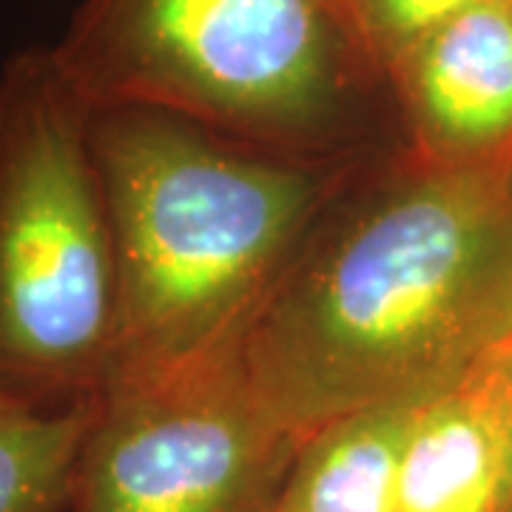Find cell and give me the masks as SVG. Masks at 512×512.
<instances>
[{"label": "cell", "instance_id": "1", "mask_svg": "<svg viewBox=\"0 0 512 512\" xmlns=\"http://www.w3.org/2000/svg\"><path fill=\"white\" fill-rule=\"evenodd\" d=\"M336 202L231 339L256 399L299 441L433 396L512 339V148L419 154Z\"/></svg>", "mask_w": 512, "mask_h": 512}, {"label": "cell", "instance_id": "2", "mask_svg": "<svg viewBox=\"0 0 512 512\" xmlns=\"http://www.w3.org/2000/svg\"><path fill=\"white\" fill-rule=\"evenodd\" d=\"M92 146L117 259L111 373L231 342L353 177L146 103H92Z\"/></svg>", "mask_w": 512, "mask_h": 512}, {"label": "cell", "instance_id": "3", "mask_svg": "<svg viewBox=\"0 0 512 512\" xmlns=\"http://www.w3.org/2000/svg\"><path fill=\"white\" fill-rule=\"evenodd\" d=\"M55 55L92 103L180 111L274 151H322L387 86L348 0H83Z\"/></svg>", "mask_w": 512, "mask_h": 512}, {"label": "cell", "instance_id": "4", "mask_svg": "<svg viewBox=\"0 0 512 512\" xmlns=\"http://www.w3.org/2000/svg\"><path fill=\"white\" fill-rule=\"evenodd\" d=\"M117 325L92 100L55 49H29L0 72V387L55 407L92 399Z\"/></svg>", "mask_w": 512, "mask_h": 512}, {"label": "cell", "instance_id": "5", "mask_svg": "<svg viewBox=\"0 0 512 512\" xmlns=\"http://www.w3.org/2000/svg\"><path fill=\"white\" fill-rule=\"evenodd\" d=\"M302 444L256 399L231 342L117 370L94 396L69 512H271Z\"/></svg>", "mask_w": 512, "mask_h": 512}, {"label": "cell", "instance_id": "6", "mask_svg": "<svg viewBox=\"0 0 512 512\" xmlns=\"http://www.w3.org/2000/svg\"><path fill=\"white\" fill-rule=\"evenodd\" d=\"M421 157L470 163L512 148V0H473L387 69Z\"/></svg>", "mask_w": 512, "mask_h": 512}, {"label": "cell", "instance_id": "7", "mask_svg": "<svg viewBox=\"0 0 512 512\" xmlns=\"http://www.w3.org/2000/svg\"><path fill=\"white\" fill-rule=\"evenodd\" d=\"M396 512H512V427L493 353L416 407Z\"/></svg>", "mask_w": 512, "mask_h": 512}, {"label": "cell", "instance_id": "8", "mask_svg": "<svg viewBox=\"0 0 512 512\" xmlns=\"http://www.w3.org/2000/svg\"><path fill=\"white\" fill-rule=\"evenodd\" d=\"M424 399L373 404L316 430L271 512H396L404 441Z\"/></svg>", "mask_w": 512, "mask_h": 512}, {"label": "cell", "instance_id": "9", "mask_svg": "<svg viewBox=\"0 0 512 512\" xmlns=\"http://www.w3.org/2000/svg\"><path fill=\"white\" fill-rule=\"evenodd\" d=\"M92 416L94 396L55 407L0 387V512H69Z\"/></svg>", "mask_w": 512, "mask_h": 512}, {"label": "cell", "instance_id": "10", "mask_svg": "<svg viewBox=\"0 0 512 512\" xmlns=\"http://www.w3.org/2000/svg\"><path fill=\"white\" fill-rule=\"evenodd\" d=\"M473 0H348L353 26L387 77L396 57Z\"/></svg>", "mask_w": 512, "mask_h": 512}, {"label": "cell", "instance_id": "11", "mask_svg": "<svg viewBox=\"0 0 512 512\" xmlns=\"http://www.w3.org/2000/svg\"><path fill=\"white\" fill-rule=\"evenodd\" d=\"M493 365L498 370V379H501V390H504V402H507L512 427V339H507L501 348L493 350Z\"/></svg>", "mask_w": 512, "mask_h": 512}]
</instances>
